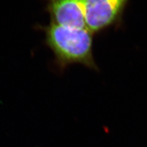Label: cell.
<instances>
[{"label": "cell", "instance_id": "7a4b0ae2", "mask_svg": "<svg viewBox=\"0 0 147 147\" xmlns=\"http://www.w3.org/2000/svg\"><path fill=\"white\" fill-rule=\"evenodd\" d=\"M129 0H86V27L92 33L104 30L121 19Z\"/></svg>", "mask_w": 147, "mask_h": 147}, {"label": "cell", "instance_id": "6da1fadb", "mask_svg": "<svg viewBox=\"0 0 147 147\" xmlns=\"http://www.w3.org/2000/svg\"><path fill=\"white\" fill-rule=\"evenodd\" d=\"M45 43L52 50L56 60L62 67L71 64H82L96 69L93 54V34L88 28L73 29L50 22L42 27Z\"/></svg>", "mask_w": 147, "mask_h": 147}, {"label": "cell", "instance_id": "3957f363", "mask_svg": "<svg viewBox=\"0 0 147 147\" xmlns=\"http://www.w3.org/2000/svg\"><path fill=\"white\" fill-rule=\"evenodd\" d=\"M86 0H47L51 22L69 28H86Z\"/></svg>", "mask_w": 147, "mask_h": 147}]
</instances>
